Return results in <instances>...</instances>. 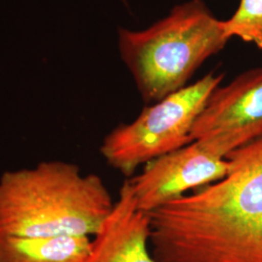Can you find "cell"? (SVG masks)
Here are the masks:
<instances>
[{"label": "cell", "instance_id": "obj_3", "mask_svg": "<svg viewBox=\"0 0 262 262\" xmlns=\"http://www.w3.org/2000/svg\"><path fill=\"white\" fill-rule=\"evenodd\" d=\"M227 42L222 20L202 0L175 6L148 28L118 31L122 61L142 98L150 103L187 86L197 69Z\"/></svg>", "mask_w": 262, "mask_h": 262}, {"label": "cell", "instance_id": "obj_2", "mask_svg": "<svg viewBox=\"0 0 262 262\" xmlns=\"http://www.w3.org/2000/svg\"><path fill=\"white\" fill-rule=\"evenodd\" d=\"M114 204L102 179L68 161L8 170L0 176V235L91 237Z\"/></svg>", "mask_w": 262, "mask_h": 262}, {"label": "cell", "instance_id": "obj_10", "mask_svg": "<svg viewBox=\"0 0 262 262\" xmlns=\"http://www.w3.org/2000/svg\"><path fill=\"white\" fill-rule=\"evenodd\" d=\"M122 2H124V3H126L127 2V0H122Z\"/></svg>", "mask_w": 262, "mask_h": 262}, {"label": "cell", "instance_id": "obj_9", "mask_svg": "<svg viewBox=\"0 0 262 262\" xmlns=\"http://www.w3.org/2000/svg\"><path fill=\"white\" fill-rule=\"evenodd\" d=\"M225 37L242 39L262 50V0H240L231 18L222 20Z\"/></svg>", "mask_w": 262, "mask_h": 262}, {"label": "cell", "instance_id": "obj_1", "mask_svg": "<svg viewBox=\"0 0 262 262\" xmlns=\"http://www.w3.org/2000/svg\"><path fill=\"white\" fill-rule=\"evenodd\" d=\"M225 177L148 213L158 262H262V138L231 151Z\"/></svg>", "mask_w": 262, "mask_h": 262}, {"label": "cell", "instance_id": "obj_6", "mask_svg": "<svg viewBox=\"0 0 262 262\" xmlns=\"http://www.w3.org/2000/svg\"><path fill=\"white\" fill-rule=\"evenodd\" d=\"M228 160L195 141L152 159L142 173L129 179L141 211L149 213L188 190L198 189L224 178Z\"/></svg>", "mask_w": 262, "mask_h": 262}, {"label": "cell", "instance_id": "obj_7", "mask_svg": "<svg viewBox=\"0 0 262 262\" xmlns=\"http://www.w3.org/2000/svg\"><path fill=\"white\" fill-rule=\"evenodd\" d=\"M150 239L149 215L137 206L126 179L84 262H158L149 251Z\"/></svg>", "mask_w": 262, "mask_h": 262}, {"label": "cell", "instance_id": "obj_8", "mask_svg": "<svg viewBox=\"0 0 262 262\" xmlns=\"http://www.w3.org/2000/svg\"><path fill=\"white\" fill-rule=\"evenodd\" d=\"M88 236L0 235V262H84Z\"/></svg>", "mask_w": 262, "mask_h": 262}, {"label": "cell", "instance_id": "obj_4", "mask_svg": "<svg viewBox=\"0 0 262 262\" xmlns=\"http://www.w3.org/2000/svg\"><path fill=\"white\" fill-rule=\"evenodd\" d=\"M223 80L224 74L209 73L115 127L99 148L107 164L130 177L141 165L193 142V124Z\"/></svg>", "mask_w": 262, "mask_h": 262}, {"label": "cell", "instance_id": "obj_5", "mask_svg": "<svg viewBox=\"0 0 262 262\" xmlns=\"http://www.w3.org/2000/svg\"><path fill=\"white\" fill-rule=\"evenodd\" d=\"M190 136L223 158L262 138V67L245 71L226 85L220 84Z\"/></svg>", "mask_w": 262, "mask_h": 262}]
</instances>
